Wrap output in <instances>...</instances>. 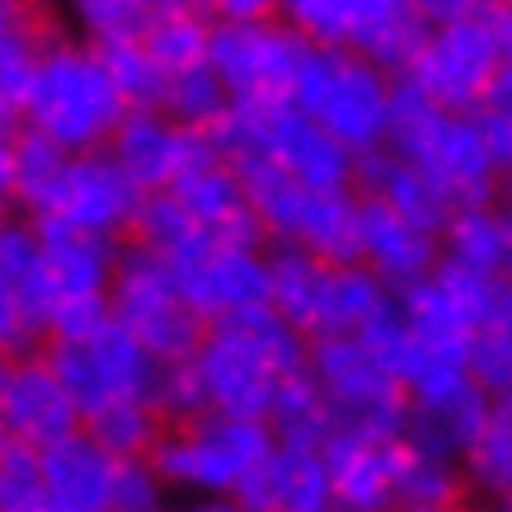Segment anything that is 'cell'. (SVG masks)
I'll use <instances>...</instances> for the list:
<instances>
[{
  "label": "cell",
  "instance_id": "obj_41",
  "mask_svg": "<svg viewBox=\"0 0 512 512\" xmlns=\"http://www.w3.org/2000/svg\"><path fill=\"white\" fill-rule=\"evenodd\" d=\"M57 38V24L43 0H0V57L43 52Z\"/></svg>",
  "mask_w": 512,
  "mask_h": 512
},
{
  "label": "cell",
  "instance_id": "obj_35",
  "mask_svg": "<svg viewBox=\"0 0 512 512\" xmlns=\"http://www.w3.org/2000/svg\"><path fill=\"white\" fill-rule=\"evenodd\" d=\"M146 57L165 71V76H184L207 66V47H212V19L207 15H156L151 29L141 33Z\"/></svg>",
  "mask_w": 512,
  "mask_h": 512
},
{
  "label": "cell",
  "instance_id": "obj_57",
  "mask_svg": "<svg viewBox=\"0 0 512 512\" xmlns=\"http://www.w3.org/2000/svg\"><path fill=\"white\" fill-rule=\"evenodd\" d=\"M282 5H287V0H282Z\"/></svg>",
  "mask_w": 512,
  "mask_h": 512
},
{
  "label": "cell",
  "instance_id": "obj_56",
  "mask_svg": "<svg viewBox=\"0 0 512 512\" xmlns=\"http://www.w3.org/2000/svg\"><path fill=\"white\" fill-rule=\"evenodd\" d=\"M329 512H343V508H329Z\"/></svg>",
  "mask_w": 512,
  "mask_h": 512
},
{
  "label": "cell",
  "instance_id": "obj_50",
  "mask_svg": "<svg viewBox=\"0 0 512 512\" xmlns=\"http://www.w3.org/2000/svg\"><path fill=\"white\" fill-rule=\"evenodd\" d=\"M160 15H212V0H160Z\"/></svg>",
  "mask_w": 512,
  "mask_h": 512
},
{
  "label": "cell",
  "instance_id": "obj_32",
  "mask_svg": "<svg viewBox=\"0 0 512 512\" xmlns=\"http://www.w3.org/2000/svg\"><path fill=\"white\" fill-rule=\"evenodd\" d=\"M66 165H71V156H66L62 146H52L47 137L19 127L15 132V207L24 217H43L47 207H52Z\"/></svg>",
  "mask_w": 512,
  "mask_h": 512
},
{
  "label": "cell",
  "instance_id": "obj_17",
  "mask_svg": "<svg viewBox=\"0 0 512 512\" xmlns=\"http://www.w3.org/2000/svg\"><path fill=\"white\" fill-rule=\"evenodd\" d=\"M109 156L141 193H170L188 170L217 160L212 156V141L202 132H188V127H179L160 109L127 113L109 141Z\"/></svg>",
  "mask_w": 512,
  "mask_h": 512
},
{
  "label": "cell",
  "instance_id": "obj_42",
  "mask_svg": "<svg viewBox=\"0 0 512 512\" xmlns=\"http://www.w3.org/2000/svg\"><path fill=\"white\" fill-rule=\"evenodd\" d=\"M47 489L38 470V451L10 447L0 456V512H43Z\"/></svg>",
  "mask_w": 512,
  "mask_h": 512
},
{
  "label": "cell",
  "instance_id": "obj_28",
  "mask_svg": "<svg viewBox=\"0 0 512 512\" xmlns=\"http://www.w3.org/2000/svg\"><path fill=\"white\" fill-rule=\"evenodd\" d=\"M442 259L461 264L480 278H503L512 268V207L508 202H484L461 207L442 231Z\"/></svg>",
  "mask_w": 512,
  "mask_h": 512
},
{
  "label": "cell",
  "instance_id": "obj_29",
  "mask_svg": "<svg viewBox=\"0 0 512 512\" xmlns=\"http://www.w3.org/2000/svg\"><path fill=\"white\" fill-rule=\"evenodd\" d=\"M268 433L278 447L292 451H325V442L334 437V414H329L325 390L315 386L311 367L296 376H282L268 404Z\"/></svg>",
  "mask_w": 512,
  "mask_h": 512
},
{
  "label": "cell",
  "instance_id": "obj_48",
  "mask_svg": "<svg viewBox=\"0 0 512 512\" xmlns=\"http://www.w3.org/2000/svg\"><path fill=\"white\" fill-rule=\"evenodd\" d=\"M484 109L512 123V62H503V71H498V80H494V90H489V99H484Z\"/></svg>",
  "mask_w": 512,
  "mask_h": 512
},
{
  "label": "cell",
  "instance_id": "obj_2",
  "mask_svg": "<svg viewBox=\"0 0 512 512\" xmlns=\"http://www.w3.org/2000/svg\"><path fill=\"white\" fill-rule=\"evenodd\" d=\"M386 151L400 156L404 165H414L423 179H433L456 202V212L503 198V165L484 141L480 118L437 109L400 80H395V99H390Z\"/></svg>",
  "mask_w": 512,
  "mask_h": 512
},
{
  "label": "cell",
  "instance_id": "obj_16",
  "mask_svg": "<svg viewBox=\"0 0 512 512\" xmlns=\"http://www.w3.org/2000/svg\"><path fill=\"white\" fill-rule=\"evenodd\" d=\"M0 423L15 447L47 451L62 437L80 433V414L66 386L57 381L43 348L0 362Z\"/></svg>",
  "mask_w": 512,
  "mask_h": 512
},
{
  "label": "cell",
  "instance_id": "obj_9",
  "mask_svg": "<svg viewBox=\"0 0 512 512\" xmlns=\"http://www.w3.org/2000/svg\"><path fill=\"white\" fill-rule=\"evenodd\" d=\"M109 315L156 357L160 367L193 362L207 339V325L188 311L174 268L141 245H123L109 287Z\"/></svg>",
  "mask_w": 512,
  "mask_h": 512
},
{
  "label": "cell",
  "instance_id": "obj_45",
  "mask_svg": "<svg viewBox=\"0 0 512 512\" xmlns=\"http://www.w3.org/2000/svg\"><path fill=\"white\" fill-rule=\"evenodd\" d=\"M494 0H414V10L428 29H442V24H456V19H475L484 15Z\"/></svg>",
  "mask_w": 512,
  "mask_h": 512
},
{
  "label": "cell",
  "instance_id": "obj_19",
  "mask_svg": "<svg viewBox=\"0 0 512 512\" xmlns=\"http://www.w3.org/2000/svg\"><path fill=\"white\" fill-rule=\"evenodd\" d=\"M404 437L334 433L320 451L334 508L343 512H395V475H400Z\"/></svg>",
  "mask_w": 512,
  "mask_h": 512
},
{
  "label": "cell",
  "instance_id": "obj_46",
  "mask_svg": "<svg viewBox=\"0 0 512 512\" xmlns=\"http://www.w3.org/2000/svg\"><path fill=\"white\" fill-rule=\"evenodd\" d=\"M29 348H33V339H29V329H24V315H19V306L10 301V292L0 287V362L29 353Z\"/></svg>",
  "mask_w": 512,
  "mask_h": 512
},
{
  "label": "cell",
  "instance_id": "obj_33",
  "mask_svg": "<svg viewBox=\"0 0 512 512\" xmlns=\"http://www.w3.org/2000/svg\"><path fill=\"white\" fill-rule=\"evenodd\" d=\"M461 470H466L470 494H484L489 503L512 494V395H498L494 400L489 423H484V437L461 461Z\"/></svg>",
  "mask_w": 512,
  "mask_h": 512
},
{
  "label": "cell",
  "instance_id": "obj_1",
  "mask_svg": "<svg viewBox=\"0 0 512 512\" xmlns=\"http://www.w3.org/2000/svg\"><path fill=\"white\" fill-rule=\"evenodd\" d=\"M193 362H198V372H202L212 414L264 423L282 376L306 372L311 339L296 334L278 311L264 306V311H254V315L212 325Z\"/></svg>",
  "mask_w": 512,
  "mask_h": 512
},
{
  "label": "cell",
  "instance_id": "obj_36",
  "mask_svg": "<svg viewBox=\"0 0 512 512\" xmlns=\"http://www.w3.org/2000/svg\"><path fill=\"white\" fill-rule=\"evenodd\" d=\"M160 113L174 118L188 132H212V127L231 113V94L212 76V66H198V71H184V76L165 80V99H160Z\"/></svg>",
  "mask_w": 512,
  "mask_h": 512
},
{
  "label": "cell",
  "instance_id": "obj_18",
  "mask_svg": "<svg viewBox=\"0 0 512 512\" xmlns=\"http://www.w3.org/2000/svg\"><path fill=\"white\" fill-rule=\"evenodd\" d=\"M141 198L146 193L113 165L109 151H90V156H71L62 184H57V198L43 217L62 221L71 231L123 240V235H132Z\"/></svg>",
  "mask_w": 512,
  "mask_h": 512
},
{
  "label": "cell",
  "instance_id": "obj_52",
  "mask_svg": "<svg viewBox=\"0 0 512 512\" xmlns=\"http://www.w3.org/2000/svg\"><path fill=\"white\" fill-rule=\"evenodd\" d=\"M489 512H512V494H508V498H498V503H489Z\"/></svg>",
  "mask_w": 512,
  "mask_h": 512
},
{
  "label": "cell",
  "instance_id": "obj_25",
  "mask_svg": "<svg viewBox=\"0 0 512 512\" xmlns=\"http://www.w3.org/2000/svg\"><path fill=\"white\" fill-rule=\"evenodd\" d=\"M38 470H43L47 503L57 512H109L118 461L85 428L62 437L57 447L38 451Z\"/></svg>",
  "mask_w": 512,
  "mask_h": 512
},
{
  "label": "cell",
  "instance_id": "obj_24",
  "mask_svg": "<svg viewBox=\"0 0 512 512\" xmlns=\"http://www.w3.org/2000/svg\"><path fill=\"white\" fill-rule=\"evenodd\" d=\"M353 193L357 198H367V202L390 207L395 217H404L409 226L437 235V240H442V231H447V221L456 217V202H451L433 179H423L414 165H404L400 156H390L386 146H381V151H367V156H357Z\"/></svg>",
  "mask_w": 512,
  "mask_h": 512
},
{
  "label": "cell",
  "instance_id": "obj_40",
  "mask_svg": "<svg viewBox=\"0 0 512 512\" xmlns=\"http://www.w3.org/2000/svg\"><path fill=\"white\" fill-rule=\"evenodd\" d=\"M151 404H156V414L165 419V428H188V423L207 419L212 400H207L198 362H170V367H160Z\"/></svg>",
  "mask_w": 512,
  "mask_h": 512
},
{
  "label": "cell",
  "instance_id": "obj_37",
  "mask_svg": "<svg viewBox=\"0 0 512 512\" xmlns=\"http://www.w3.org/2000/svg\"><path fill=\"white\" fill-rule=\"evenodd\" d=\"M99 62L109 71L113 90L123 99L127 113H141V109H160V99H165V71H160L151 57H146V47L137 43H104L99 47Z\"/></svg>",
  "mask_w": 512,
  "mask_h": 512
},
{
  "label": "cell",
  "instance_id": "obj_13",
  "mask_svg": "<svg viewBox=\"0 0 512 512\" xmlns=\"http://www.w3.org/2000/svg\"><path fill=\"white\" fill-rule=\"evenodd\" d=\"M503 71V38L494 24V5L475 19H456L428 29L419 57L409 62L400 85L423 94L428 104L447 113H480L489 90Z\"/></svg>",
  "mask_w": 512,
  "mask_h": 512
},
{
  "label": "cell",
  "instance_id": "obj_43",
  "mask_svg": "<svg viewBox=\"0 0 512 512\" xmlns=\"http://www.w3.org/2000/svg\"><path fill=\"white\" fill-rule=\"evenodd\" d=\"M109 512H170V489L151 461H118Z\"/></svg>",
  "mask_w": 512,
  "mask_h": 512
},
{
  "label": "cell",
  "instance_id": "obj_39",
  "mask_svg": "<svg viewBox=\"0 0 512 512\" xmlns=\"http://www.w3.org/2000/svg\"><path fill=\"white\" fill-rule=\"evenodd\" d=\"M466 372L489 400L512 395V315L489 320V325H480L475 334H470Z\"/></svg>",
  "mask_w": 512,
  "mask_h": 512
},
{
  "label": "cell",
  "instance_id": "obj_49",
  "mask_svg": "<svg viewBox=\"0 0 512 512\" xmlns=\"http://www.w3.org/2000/svg\"><path fill=\"white\" fill-rule=\"evenodd\" d=\"M494 24L503 38V62H512V0H494Z\"/></svg>",
  "mask_w": 512,
  "mask_h": 512
},
{
  "label": "cell",
  "instance_id": "obj_8",
  "mask_svg": "<svg viewBox=\"0 0 512 512\" xmlns=\"http://www.w3.org/2000/svg\"><path fill=\"white\" fill-rule=\"evenodd\" d=\"M282 19L311 47L357 52L395 80L409 71L428 38L414 0H287Z\"/></svg>",
  "mask_w": 512,
  "mask_h": 512
},
{
  "label": "cell",
  "instance_id": "obj_55",
  "mask_svg": "<svg viewBox=\"0 0 512 512\" xmlns=\"http://www.w3.org/2000/svg\"><path fill=\"white\" fill-rule=\"evenodd\" d=\"M503 287H508V296H512V268H508V273H503Z\"/></svg>",
  "mask_w": 512,
  "mask_h": 512
},
{
  "label": "cell",
  "instance_id": "obj_14",
  "mask_svg": "<svg viewBox=\"0 0 512 512\" xmlns=\"http://www.w3.org/2000/svg\"><path fill=\"white\" fill-rule=\"evenodd\" d=\"M47 362L57 381L66 386L71 404H76L80 423L123 400H151L156 395L160 362L127 334L118 320H109L104 329H94L90 339L80 343H43Z\"/></svg>",
  "mask_w": 512,
  "mask_h": 512
},
{
  "label": "cell",
  "instance_id": "obj_31",
  "mask_svg": "<svg viewBox=\"0 0 512 512\" xmlns=\"http://www.w3.org/2000/svg\"><path fill=\"white\" fill-rule=\"evenodd\" d=\"M466 498H470L466 470L456 461L414 451L404 442L400 475H395V508H461Z\"/></svg>",
  "mask_w": 512,
  "mask_h": 512
},
{
  "label": "cell",
  "instance_id": "obj_44",
  "mask_svg": "<svg viewBox=\"0 0 512 512\" xmlns=\"http://www.w3.org/2000/svg\"><path fill=\"white\" fill-rule=\"evenodd\" d=\"M38 57L43 52L0 57V132H19L24 127V109H29L33 80H38Z\"/></svg>",
  "mask_w": 512,
  "mask_h": 512
},
{
  "label": "cell",
  "instance_id": "obj_34",
  "mask_svg": "<svg viewBox=\"0 0 512 512\" xmlns=\"http://www.w3.org/2000/svg\"><path fill=\"white\" fill-rule=\"evenodd\" d=\"M207 235L198 231V221L188 217V207L174 193H146L137 207V221H132V245L160 254L165 264L184 259L188 249H198Z\"/></svg>",
  "mask_w": 512,
  "mask_h": 512
},
{
  "label": "cell",
  "instance_id": "obj_12",
  "mask_svg": "<svg viewBox=\"0 0 512 512\" xmlns=\"http://www.w3.org/2000/svg\"><path fill=\"white\" fill-rule=\"evenodd\" d=\"M311 376L325 390L334 433H367V437H404L409 395L390 376V367L357 339H315L311 343Z\"/></svg>",
  "mask_w": 512,
  "mask_h": 512
},
{
  "label": "cell",
  "instance_id": "obj_54",
  "mask_svg": "<svg viewBox=\"0 0 512 512\" xmlns=\"http://www.w3.org/2000/svg\"><path fill=\"white\" fill-rule=\"evenodd\" d=\"M395 512H461V508H395Z\"/></svg>",
  "mask_w": 512,
  "mask_h": 512
},
{
  "label": "cell",
  "instance_id": "obj_20",
  "mask_svg": "<svg viewBox=\"0 0 512 512\" xmlns=\"http://www.w3.org/2000/svg\"><path fill=\"white\" fill-rule=\"evenodd\" d=\"M357 264H367L386 292L400 296L433 278V268L442 264V240L409 226L381 202L357 198Z\"/></svg>",
  "mask_w": 512,
  "mask_h": 512
},
{
  "label": "cell",
  "instance_id": "obj_51",
  "mask_svg": "<svg viewBox=\"0 0 512 512\" xmlns=\"http://www.w3.org/2000/svg\"><path fill=\"white\" fill-rule=\"evenodd\" d=\"M193 512H249V508H240L235 498H202V503H193Z\"/></svg>",
  "mask_w": 512,
  "mask_h": 512
},
{
  "label": "cell",
  "instance_id": "obj_23",
  "mask_svg": "<svg viewBox=\"0 0 512 512\" xmlns=\"http://www.w3.org/2000/svg\"><path fill=\"white\" fill-rule=\"evenodd\" d=\"M174 198L188 207V217L198 221V231L217 245H245V249H264V226L249 207V193L240 184V174L221 160H207L198 170H188L179 184L170 188Z\"/></svg>",
  "mask_w": 512,
  "mask_h": 512
},
{
  "label": "cell",
  "instance_id": "obj_21",
  "mask_svg": "<svg viewBox=\"0 0 512 512\" xmlns=\"http://www.w3.org/2000/svg\"><path fill=\"white\" fill-rule=\"evenodd\" d=\"M33 226H38V240H43V273L47 292H52V311L66 306V301H109L123 240L71 231V226L52 217H33Z\"/></svg>",
  "mask_w": 512,
  "mask_h": 512
},
{
  "label": "cell",
  "instance_id": "obj_6",
  "mask_svg": "<svg viewBox=\"0 0 512 512\" xmlns=\"http://www.w3.org/2000/svg\"><path fill=\"white\" fill-rule=\"evenodd\" d=\"M249 193V207L264 226L273 249H301L325 264H357V193H325L296 184L292 174L273 170L264 160L235 165Z\"/></svg>",
  "mask_w": 512,
  "mask_h": 512
},
{
  "label": "cell",
  "instance_id": "obj_10",
  "mask_svg": "<svg viewBox=\"0 0 512 512\" xmlns=\"http://www.w3.org/2000/svg\"><path fill=\"white\" fill-rule=\"evenodd\" d=\"M273 433L268 423L245 419H207L188 428H165L160 447L151 451V466L165 480V489H188L202 498H235L240 484L273 456Z\"/></svg>",
  "mask_w": 512,
  "mask_h": 512
},
{
  "label": "cell",
  "instance_id": "obj_4",
  "mask_svg": "<svg viewBox=\"0 0 512 512\" xmlns=\"http://www.w3.org/2000/svg\"><path fill=\"white\" fill-rule=\"evenodd\" d=\"M390 301L395 292H386L367 264H325L301 249H268V311L311 343L362 334Z\"/></svg>",
  "mask_w": 512,
  "mask_h": 512
},
{
  "label": "cell",
  "instance_id": "obj_3",
  "mask_svg": "<svg viewBox=\"0 0 512 512\" xmlns=\"http://www.w3.org/2000/svg\"><path fill=\"white\" fill-rule=\"evenodd\" d=\"M123 118L127 109L99 62V47L71 43L57 33L38 57V80H33L29 109H24V127L62 146L66 156H90V151H109Z\"/></svg>",
  "mask_w": 512,
  "mask_h": 512
},
{
  "label": "cell",
  "instance_id": "obj_38",
  "mask_svg": "<svg viewBox=\"0 0 512 512\" xmlns=\"http://www.w3.org/2000/svg\"><path fill=\"white\" fill-rule=\"evenodd\" d=\"M76 24L85 29V43H137L160 15V0H66Z\"/></svg>",
  "mask_w": 512,
  "mask_h": 512
},
{
  "label": "cell",
  "instance_id": "obj_53",
  "mask_svg": "<svg viewBox=\"0 0 512 512\" xmlns=\"http://www.w3.org/2000/svg\"><path fill=\"white\" fill-rule=\"evenodd\" d=\"M10 447H15V442H10V433H5V423H0V456H5Z\"/></svg>",
  "mask_w": 512,
  "mask_h": 512
},
{
  "label": "cell",
  "instance_id": "obj_27",
  "mask_svg": "<svg viewBox=\"0 0 512 512\" xmlns=\"http://www.w3.org/2000/svg\"><path fill=\"white\" fill-rule=\"evenodd\" d=\"M0 287L24 315L33 343H43L47 311H52V292H47L43 273V240L33 217H0Z\"/></svg>",
  "mask_w": 512,
  "mask_h": 512
},
{
  "label": "cell",
  "instance_id": "obj_15",
  "mask_svg": "<svg viewBox=\"0 0 512 512\" xmlns=\"http://www.w3.org/2000/svg\"><path fill=\"white\" fill-rule=\"evenodd\" d=\"M170 268L179 278L188 311L198 315L207 329L268 306V249L202 240L198 249H188L184 259H174Z\"/></svg>",
  "mask_w": 512,
  "mask_h": 512
},
{
  "label": "cell",
  "instance_id": "obj_22",
  "mask_svg": "<svg viewBox=\"0 0 512 512\" xmlns=\"http://www.w3.org/2000/svg\"><path fill=\"white\" fill-rule=\"evenodd\" d=\"M489 409H494V400H489L475 381H461V386L442 390V395L409 400L404 442L414 451H428V456H442V461H456V466H461L470 451H475V442L484 437Z\"/></svg>",
  "mask_w": 512,
  "mask_h": 512
},
{
  "label": "cell",
  "instance_id": "obj_5",
  "mask_svg": "<svg viewBox=\"0 0 512 512\" xmlns=\"http://www.w3.org/2000/svg\"><path fill=\"white\" fill-rule=\"evenodd\" d=\"M207 141H212V156L231 170L264 160L306 188H325V193L353 188L357 156L329 132H320L296 104H278V109H235L231 104V113L207 132Z\"/></svg>",
  "mask_w": 512,
  "mask_h": 512
},
{
  "label": "cell",
  "instance_id": "obj_11",
  "mask_svg": "<svg viewBox=\"0 0 512 512\" xmlns=\"http://www.w3.org/2000/svg\"><path fill=\"white\" fill-rule=\"evenodd\" d=\"M306 52H311V43L282 15L254 19V24H217L212 19L207 66L226 85L235 109H278V104H292Z\"/></svg>",
  "mask_w": 512,
  "mask_h": 512
},
{
  "label": "cell",
  "instance_id": "obj_7",
  "mask_svg": "<svg viewBox=\"0 0 512 512\" xmlns=\"http://www.w3.org/2000/svg\"><path fill=\"white\" fill-rule=\"evenodd\" d=\"M390 99H395V76H386L381 66H372L357 52H334V47L306 52L292 94L296 109L339 146H348L353 156L386 146Z\"/></svg>",
  "mask_w": 512,
  "mask_h": 512
},
{
  "label": "cell",
  "instance_id": "obj_47",
  "mask_svg": "<svg viewBox=\"0 0 512 512\" xmlns=\"http://www.w3.org/2000/svg\"><path fill=\"white\" fill-rule=\"evenodd\" d=\"M15 207V132H0V217Z\"/></svg>",
  "mask_w": 512,
  "mask_h": 512
},
{
  "label": "cell",
  "instance_id": "obj_26",
  "mask_svg": "<svg viewBox=\"0 0 512 512\" xmlns=\"http://www.w3.org/2000/svg\"><path fill=\"white\" fill-rule=\"evenodd\" d=\"M235 503L249 512H329L334 494L320 451L273 447V456L240 484Z\"/></svg>",
  "mask_w": 512,
  "mask_h": 512
},
{
  "label": "cell",
  "instance_id": "obj_30",
  "mask_svg": "<svg viewBox=\"0 0 512 512\" xmlns=\"http://www.w3.org/2000/svg\"><path fill=\"white\" fill-rule=\"evenodd\" d=\"M80 428L109 451L113 461H151V451H156L160 437H165V419L156 414V404L151 400L109 404V409L90 414Z\"/></svg>",
  "mask_w": 512,
  "mask_h": 512
}]
</instances>
